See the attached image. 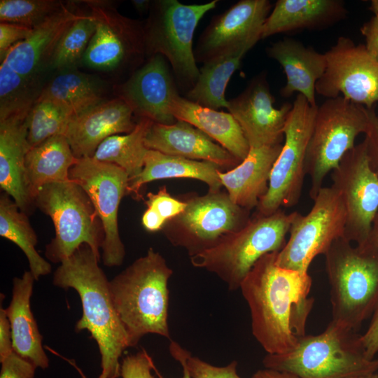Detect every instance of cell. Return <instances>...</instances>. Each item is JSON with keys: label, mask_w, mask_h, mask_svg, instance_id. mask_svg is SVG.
Segmentation results:
<instances>
[{"label": "cell", "mask_w": 378, "mask_h": 378, "mask_svg": "<svg viewBox=\"0 0 378 378\" xmlns=\"http://www.w3.org/2000/svg\"><path fill=\"white\" fill-rule=\"evenodd\" d=\"M277 253L260 258L239 287L250 309L253 335L268 354L287 353L306 335L314 302L309 296L310 275L279 267Z\"/></svg>", "instance_id": "1"}, {"label": "cell", "mask_w": 378, "mask_h": 378, "mask_svg": "<svg viewBox=\"0 0 378 378\" xmlns=\"http://www.w3.org/2000/svg\"><path fill=\"white\" fill-rule=\"evenodd\" d=\"M99 260L88 244L81 245L59 263L52 284L66 290L74 288L79 295L83 314L75 330H88L97 344L102 367L98 378H118L120 358L129 347L127 336L111 298L110 281L99 265Z\"/></svg>", "instance_id": "2"}, {"label": "cell", "mask_w": 378, "mask_h": 378, "mask_svg": "<svg viewBox=\"0 0 378 378\" xmlns=\"http://www.w3.org/2000/svg\"><path fill=\"white\" fill-rule=\"evenodd\" d=\"M173 274L166 260L153 248L109 281L111 298L127 336L129 347L144 335L170 340L168 281Z\"/></svg>", "instance_id": "3"}, {"label": "cell", "mask_w": 378, "mask_h": 378, "mask_svg": "<svg viewBox=\"0 0 378 378\" xmlns=\"http://www.w3.org/2000/svg\"><path fill=\"white\" fill-rule=\"evenodd\" d=\"M356 331L331 321L316 335H305L290 351L267 354L265 368L293 374L299 378H354L376 373L378 358L365 354Z\"/></svg>", "instance_id": "4"}, {"label": "cell", "mask_w": 378, "mask_h": 378, "mask_svg": "<svg viewBox=\"0 0 378 378\" xmlns=\"http://www.w3.org/2000/svg\"><path fill=\"white\" fill-rule=\"evenodd\" d=\"M296 214H286L283 209L268 216L256 214L241 228L190 256V262L195 267L216 274L230 290H236L260 258L284 247Z\"/></svg>", "instance_id": "5"}, {"label": "cell", "mask_w": 378, "mask_h": 378, "mask_svg": "<svg viewBox=\"0 0 378 378\" xmlns=\"http://www.w3.org/2000/svg\"><path fill=\"white\" fill-rule=\"evenodd\" d=\"M324 255L332 320L356 331L378 300V254L341 237Z\"/></svg>", "instance_id": "6"}, {"label": "cell", "mask_w": 378, "mask_h": 378, "mask_svg": "<svg viewBox=\"0 0 378 378\" xmlns=\"http://www.w3.org/2000/svg\"><path fill=\"white\" fill-rule=\"evenodd\" d=\"M34 205L54 224L55 237L45 250L50 262L61 263L83 244H88L101 258L103 226L80 185L70 179L47 184L35 195Z\"/></svg>", "instance_id": "7"}, {"label": "cell", "mask_w": 378, "mask_h": 378, "mask_svg": "<svg viewBox=\"0 0 378 378\" xmlns=\"http://www.w3.org/2000/svg\"><path fill=\"white\" fill-rule=\"evenodd\" d=\"M371 109L342 97L327 99L318 106L305 160L312 200L323 187L326 176L355 146L356 137L368 130Z\"/></svg>", "instance_id": "8"}, {"label": "cell", "mask_w": 378, "mask_h": 378, "mask_svg": "<svg viewBox=\"0 0 378 378\" xmlns=\"http://www.w3.org/2000/svg\"><path fill=\"white\" fill-rule=\"evenodd\" d=\"M218 3L183 4L177 0H160L144 29L146 54L163 55L172 66L181 88L190 90L195 84L200 69L193 49V36L198 22Z\"/></svg>", "instance_id": "9"}, {"label": "cell", "mask_w": 378, "mask_h": 378, "mask_svg": "<svg viewBox=\"0 0 378 378\" xmlns=\"http://www.w3.org/2000/svg\"><path fill=\"white\" fill-rule=\"evenodd\" d=\"M318 106L298 94L284 130V143L271 171L268 189L257 206V214L271 215L296 205L306 175L305 160Z\"/></svg>", "instance_id": "10"}, {"label": "cell", "mask_w": 378, "mask_h": 378, "mask_svg": "<svg viewBox=\"0 0 378 378\" xmlns=\"http://www.w3.org/2000/svg\"><path fill=\"white\" fill-rule=\"evenodd\" d=\"M313 201L308 214L297 212L291 223L289 238L276 255L281 267L308 272L313 260L344 236L346 212L340 192L323 186Z\"/></svg>", "instance_id": "11"}, {"label": "cell", "mask_w": 378, "mask_h": 378, "mask_svg": "<svg viewBox=\"0 0 378 378\" xmlns=\"http://www.w3.org/2000/svg\"><path fill=\"white\" fill-rule=\"evenodd\" d=\"M186 202L184 211L168 221L162 230L173 245L183 247L190 256L214 246L250 219L249 211L237 205L220 190L192 197Z\"/></svg>", "instance_id": "12"}, {"label": "cell", "mask_w": 378, "mask_h": 378, "mask_svg": "<svg viewBox=\"0 0 378 378\" xmlns=\"http://www.w3.org/2000/svg\"><path fill=\"white\" fill-rule=\"evenodd\" d=\"M69 179L80 185L90 198L103 226L102 259L105 266L122 264L125 248L118 229V209L127 195L129 176L122 168L92 157L77 160L69 171Z\"/></svg>", "instance_id": "13"}, {"label": "cell", "mask_w": 378, "mask_h": 378, "mask_svg": "<svg viewBox=\"0 0 378 378\" xmlns=\"http://www.w3.org/2000/svg\"><path fill=\"white\" fill-rule=\"evenodd\" d=\"M331 176L346 209L344 237L363 246L378 213V175L370 164L364 140L344 155Z\"/></svg>", "instance_id": "14"}, {"label": "cell", "mask_w": 378, "mask_h": 378, "mask_svg": "<svg viewBox=\"0 0 378 378\" xmlns=\"http://www.w3.org/2000/svg\"><path fill=\"white\" fill-rule=\"evenodd\" d=\"M324 54L326 67L316 84V92L328 99L342 97L373 108L378 103V62L365 46L340 36Z\"/></svg>", "instance_id": "15"}, {"label": "cell", "mask_w": 378, "mask_h": 378, "mask_svg": "<svg viewBox=\"0 0 378 378\" xmlns=\"http://www.w3.org/2000/svg\"><path fill=\"white\" fill-rule=\"evenodd\" d=\"M95 31L83 61L90 68L113 70L139 64L146 54L144 29L98 3H91Z\"/></svg>", "instance_id": "16"}, {"label": "cell", "mask_w": 378, "mask_h": 378, "mask_svg": "<svg viewBox=\"0 0 378 378\" xmlns=\"http://www.w3.org/2000/svg\"><path fill=\"white\" fill-rule=\"evenodd\" d=\"M271 8L268 0H241L214 16L194 49L196 62L204 63L240 47L252 48L261 39L262 28Z\"/></svg>", "instance_id": "17"}, {"label": "cell", "mask_w": 378, "mask_h": 378, "mask_svg": "<svg viewBox=\"0 0 378 378\" xmlns=\"http://www.w3.org/2000/svg\"><path fill=\"white\" fill-rule=\"evenodd\" d=\"M265 72L254 76L237 97L228 100L227 109L239 124L249 148L282 144L284 130L293 104L274 106Z\"/></svg>", "instance_id": "18"}, {"label": "cell", "mask_w": 378, "mask_h": 378, "mask_svg": "<svg viewBox=\"0 0 378 378\" xmlns=\"http://www.w3.org/2000/svg\"><path fill=\"white\" fill-rule=\"evenodd\" d=\"M120 88V97L127 102L134 114L140 118L164 125L176 121L170 112L169 106L178 91L167 60L163 55L150 56Z\"/></svg>", "instance_id": "19"}, {"label": "cell", "mask_w": 378, "mask_h": 378, "mask_svg": "<svg viewBox=\"0 0 378 378\" xmlns=\"http://www.w3.org/2000/svg\"><path fill=\"white\" fill-rule=\"evenodd\" d=\"M130 106L121 97L103 101L74 115L64 136L77 158L92 157L100 144L108 137L131 132L136 123Z\"/></svg>", "instance_id": "20"}, {"label": "cell", "mask_w": 378, "mask_h": 378, "mask_svg": "<svg viewBox=\"0 0 378 378\" xmlns=\"http://www.w3.org/2000/svg\"><path fill=\"white\" fill-rule=\"evenodd\" d=\"M149 150L190 160L207 161L233 169L241 162L203 132L185 121L171 125L153 122L145 138Z\"/></svg>", "instance_id": "21"}, {"label": "cell", "mask_w": 378, "mask_h": 378, "mask_svg": "<svg viewBox=\"0 0 378 378\" xmlns=\"http://www.w3.org/2000/svg\"><path fill=\"white\" fill-rule=\"evenodd\" d=\"M22 115L0 120V187L27 214L36 208L26 181L25 157L27 117Z\"/></svg>", "instance_id": "22"}, {"label": "cell", "mask_w": 378, "mask_h": 378, "mask_svg": "<svg viewBox=\"0 0 378 378\" xmlns=\"http://www.w3.org/2000/svg\"><path fill=\"white\" fill-rule=\"evenodd\" d=\"M83 13L64 6L42 23L33 28L31 34L13 46L2 62L20 75L32 78L50 62L60 38Z\"/></svg>", "instance_id": "23"}, {"label": "cell", "mask_w": 378, "mask_h": 378, "mask_svg": "<svg viewBox=\"0 0 378 378\" xmlns=\"http://www.w3.org/2000/svg\"><path fill=\"white\" fill-rule=\"evenodd\" d=\"M282 144L250 147L246 158L226 172H218L223 187L237 205L250 211L257 207L268 189L273 165Z\"/></svg>", "instance_id": "24"}, {"label": "cell", "mask_w": 378, "mask_h": 378, "mask_svg": "<svg viewBox=\"0 0 378 378\" xmlns=\"http://www.w3.org/2000/svg\"><path fill=\"white\" fill-rule=\"evenodd\" d=\"M266 52L281 64L286 76L281 96L288 97L298 92L312 106H316V84L326 70L325 54L289 38L273 43L266 48Z\"/></svg>", "instance_id": "25"}, {"label": "cell", "mask_w": 378, "mask_h": 378, "mask_svg": "<svg viewBox=\"0 0 378 378\" xmlns=\"http://www.w3.org/2000/svg\"><path fill=\"white\" fill-rule=\"evenodd\" d=\"M34 281L30 271H25L22 277L13 278L12 299L6 312L11 328L13 351L45 370L49 367V359L31 309Z\"/></svg>", "instance_id": "26"}, {"label": "cell", "mask_w": 378, "mask_h": 378, "mask_svg": "<svg viewBox=\"0 0 378 378\" xmlns=\"http://www.w3.org/2000/svg\"><path fill=\"white\" fill-rule=\"evenodd\" d=\"M346 15L339 0H278L267 18L261 38L299 29H318L331 25Z\"/></svg>", "instance_id": "27"}, {"label": "cell", "mask_w": 378, "mask_h": 378, "mask_svg": "<svg viewBox=\"0 0 378 378\" xmlns=\"http://www.w3.org/2000/svg\"><path fill=\"white\" fill-rule=\"evenodd\" d=\"M172 115L197 127L242 162L249 145L236 119L230 113L220 111L192 102L179 94L172 99Z\"/></svg>", "instance_id": "28"}, {"label": "cell", "mask_w": 378, "mask_h": 378, "mask_svg": "<svg viewBox=\"0 0 378 378\" xmlns=\"http://www.w3.org/2000/svg\"><path fill=\"white\" fill-rule=\"evenodd\" d=\"M220 169L218 165L210 162L190 160L148 149L142 171L129 178L127 194L132 195L138 200L143 199L139 191L144 185L155 180L174 178L202 181L207 184L209 191H218L223 187L218 176Z\"/></svg>", "instance_id": "29"}, {"label": "cell", "mask_w": 378, "mask_h": 378, "mask_svg": "<svg viewBox=\"0 0 378 378\" xmlns=\"http://www.w3.org/2000/svg\"><path fill=\"white\" fill-rule=\"evenodd\" d=\"M64 135L52 136L31 148L25 157V176L34 198L44 186L69 180V171L76 162Z\"/></svg>", "instance_id": "30"}, {"label": "cell", "mask_w": 378, "mask_h": 378, "mask_svg": "<svg viewBox=\"0 0 378 378\" xmlns=\"http://www.w3.org/2000/svg\"><path fill=\"white\" fill-rule=\"evenodd\" d=\"M250 49L248 47L232 49L204 62L195 84L186 92L185 98L212 109L227 108L228 100L225 92L227 83Z\"/></svg>", "instance_id": "31"}, {"label": "cell", "mask_w": 378, "mask_h": 378, "mask_svg": "<svg viewBox=\"0 0 378 378\" xmlns=\"http://www.w3.org/2000/svg\"><path fill=\"white\" fill-rule=\"evenodd\" d=\"M0 236L16 244L23 251L35 280L51 272V265L36 248L38 237L27 214L5 192L0 195Z\"/></svg>", "instance_id": "32"}, {"label": "cell", "mask_w": 378, "mask_h": 378, "mask_svg": "<svg viewBox=\"0 0 378 378\" xmlns=\"http://www.w3.org/2000/svg\"><path fill=\"white\" fill-rule=\"evenodd\" d=\"M38 99L52 101L74 115L104 101L98 83L91 76L76 70L61 71L42 90Z\"/></svg>", "instance_id": "33"}, {"label": "cell", "mask_w": 378, "mask_h": 378, "mask_svg": "<svg viewBox=\"0 0 378 378\" xmlns=\"http://www.w3.org/2000/svg\"><path fill=\"white\" fill-rule=\"evenodd\" d=\"M153 122L149 119L140 118L131 132L113 135L104 140L92 158L122 168L129 178L136 176L144 167L148 150L145 146V138Z\"/></svg>", "instance_id": "34"}, {"label": "cell", "mask_w": 378, "mask_h": 378, "mask_svg": "<svg viewBox=\"0 0 378 378\" xmlns=\"http://www.w3.org/2000/svg\"><path fill=\"white\" fill-rule=\"evenodd\" d=\"M39 95L31 78L23 76L5 62L0 65V120L27 115Z\"/></svg>", "instance_id": "35"}, {"label": "cell", "mask_w": 378, "mask_h": 378, "mask_svg": "<svg viewBox=\"0 0 378 378\" xmlns=\"http://www.w3.org/2000/svg\"><path fill=\"white\" fill-rule=\"evenodd\" d=\"M73 116L66 108L52 101L37 99L27 117L29 148L52 136L64 135Z\"/></svg>", "instance_id": "36"}, {"label": "cell", "mask_w": 378, "mask_h": 378, "mask_svg": "<svg viewBox=\"0 0 378 378\" xmlns=\"http://www.w3.org/2000/svg\"><path fill=\"white\" fill-rule=\"evenodd\" d=\"M95 27L91 14H83L76 20L58 42L50 64L61 71L74 68L83 59Z\"/></svg>", "instance_id": "37"}, {"label": "cell", "mask_w": 378, "mask_h": 378, "mask_svg": "<svg viewBox=\"0 0 378 378\" xmlns=\"http://www.w3.org/2000/svg\"><path fill=\"white\" fill-rule=\"evenodd\" d=\"M64 6L54 0H1L0 21L33 29Z\"/></svg>", "instance_id": "38"}, {"label": "cell", "mask_w": 378, "mask_h": 378, "mask_svg": "<svg viewBox=\"0 0 378 378\" xmlns=\"http://www.w3.org/2000/svg\"><path fill=\"white\" fill-rule=\"evenodd\" d=\"M169 352L179 363H183L192 378H241L235 360L224 367H217L193 356L177 342L170 340Z\"/></svg>", "instance_id": "39"}, {"label": "cell", "mask_w": 378, "mask_h": 378, "mask_svg": "<svg viewBox=\"0 0 378 378\" xmlns=\"http://www.w3.org/2000/svg\"><path fill=\"white\" fill-rule=\"evenodd\" d=\"M146 197L144 203L147 208L153 211L165 224L179 215L186 207V202L173 197L166 186L160 188L155 193L149 192Z\"/></svg>", "instance_id": "40"}, {"label": "cell", "mask_w": 378, "mask_h": 378, "mask_svg": "<svg viewBox=\"0 0 378 378\" xmlns=\"http://www.w3.org/2000/svg\"><path fill=\"white\" fill-rule=\"evenodd\" d=\"M154 363L144 349L125 356L121 363L122 378H155L152 374Z\"/></svg>", "instance_id": "41"}, {"label": "cell", "mask_w": 378, "mask_h": 378, "mask_svg": "<svg viewBox=\"0 0 378 378\" xmlns=\"http://www.w3.org/2000/svg\"><path fill=\"white\" fill-rule=\"evenodd\" d=\"M32 28L13 24L0 23V62L5 59L13 46L26 39L31 33Z\"/></svg>", "instance_id": "42"}, {"label": "cell", "mask_w": 378, "mask_h": 378, "mask_svg": "<svg viewBox=\"0 0 378 378\" xmlns=\"http://www.w3.org/2000/svg\"><path fill=\"white\" fill-rule=\"evenodd\" d=\"M1 363L0 378H34L37 368L32 363L14 351Z\"/></svg>", "instance_id": "43"}, {"label": "cell", "mask_w": 378, "mask_h": 378, "mask_svg": "<svg viewBox=\"0 0 378 378\" xmlns=\"http://www.w3.org/2000/svg\"><path fill=\"white\" fill-rule=\"evenodd\" d=\"M367 154L372 169L378 175V114L373 108L370 111V123L365 134Z\"/></svg>", "instance_id": "44"}, {"label": "cell", "mask_w": 378, "mask_h": 378, "mask_svg": "<svg viewBox=\"0 0 378 378\" xmlns=\"http://www.w3.org/2000/svg\"><path fill=\"white\" fill-rule=\"evenodd\" d=\"M360 340L366 357L375 358L378 352V300L372 314V318L365 332L360 335Z\"/></svg>", "instance_id": "45"}, {"label": "cell", "mask_w": 378, "mask_h": 378, "mask_svg": "<svg viewBox=\"0 0 378 378\" xmlns=\"http://www.w3.org/2000/svg\"><path fill=\"white\" fill-rule=\"evenodd\" d=\"M365 38V49L370 55L378 62V15H374L360 28Z\"/></svg>", "instance_id": "46"}, {"label": "cell", "mask_w": 378, "mask_h": 378, "mask_svg": "<svg viewBox=\"0 0 378 378\" xmlns=\"http://www.w3.org/2000/svg\"><path fill=\"white\" fill-rule=\"evenodd\" d=\"M13 351L12 332L6 309L0 308V362Z\"/></svg>", "instance_id": "47"}, {"label": "cell", "mask_w": 378, "mask_h": 378, "mask_svg": "<svg viewBox=\"0 0 378 378\" xmlns=\"http://www.w3.org/2000/svg\"><path fill=\"white\" fill-rule=\"evenodd\" d=\"M378 254V213L373 221L372 229L366 243L363 246Z\"/></svg>", "instance_id": "48"}, {"label": "cell", "mask_w": 378, "mask_h": 378, "mask_svg": "<svg viewBox=\"0 0 378 378\" xmlns=\"http://www.w3.org/2000/svg\"><path fill=\"white\" fill-rule=\"evenodd\" d=\"M252 378H299L297 376L287 373L276 371L270 369L259 370L253 374Z\"/></svg>", "instance_id": "49"}, {"label": "cell", "mask_w": 378, "mask_h": 378, "mask_svg": "<svg viewBox=\"0 0 378 378\" xmlns=\"http://www.w3.org/2000/svg\"><path fill=\"white\" fill-rule=\"evenodd\" d=\"M132 4L139 13H143L149 9L150 1L148 0H132Z\"/></svg>", "instance_id": "50"}, {"label": "cell", "mask_w": 378, "mask_h": 378, "mask_svg": "<svg viewBox=\"0 0 378 378\" xmlns=\"http://www.w3.org/2000/svg\"><path fill=\"white\" fill-rule=\"evenodd\" d=\"M181 365L182 366L183 369V377L182 378H192L188 370H187L186 365L180 363ZM153 370L155 372L156 374L158 375V378H164V377L160 374V372L158 370L155 365L153 367Z\"/></svg>", "instance_id": "51"}, {"label": "cell", "mask_w": 378, "mask_h": 378, "mask_svg": "<svg viewBox=\"0 0 378 378\" xmlns=\"http://www.w3.org/2000/svg\"><path fill=\"white\" fill-rule=\"evenodd\" d=\"M369 9L374 13V15H378V0L371 1L370 6Z\"/></svg>", "instance_id": "52"}, {"label": "cell", "mask_w": 378, "mask_h": 378, "mask_svg": "<svg viewBox=\"0 0 378 378\" xmlns=\"http://www.w3.org/2000/svg\"><path fill=\"white\" fill-rule=\"evenodd\" d=\"M354 378H378V374L372 373L366 375L359 376Z\"/></svg>", "instance_id": "53"}]
</instances>
